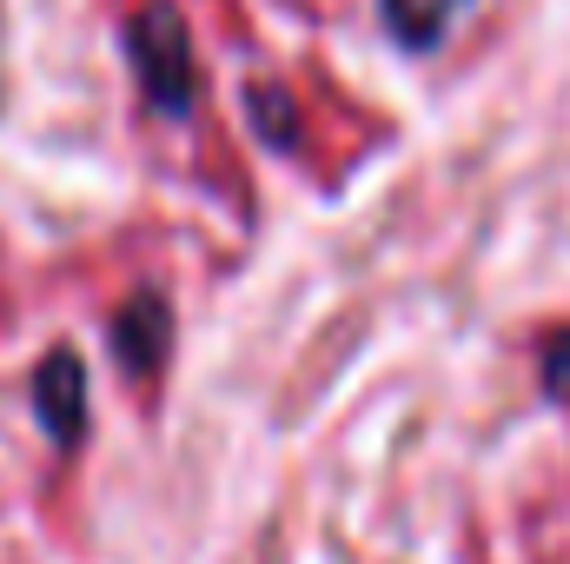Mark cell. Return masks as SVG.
<instances>
[{"mask_svg": "<svg viewBox=\"0 0 570 564\" xmlns=\"http://www.w3.org/2000/svg\"><path fill=\"white\" fill-rule=\"evenodd\" d=\"M114 352H120V366L146 379L159 359H166V305L140 292V299H127V312H120V325H114Z\"/></svg>", "mask_w": 570, "mask_h": 564, "instance_id": "cell-3", "label": "cell"}, {"mask_svg": "<svg viewBox=\"0 0 570 564\" xmlns=\"http://www.w3.org/2000/svg\"><path fill=\"white\" fill-rule=\"evenodd\" d=\"M246 107H253V127H266V140L292 146V114H285V94H273V87H266V94H253Z\"/></svg>", "mask_w": 570, "mask_h": 564, "instance_id": "cell-5", "label": "cell"}, {"mask_svg": "<svg viewBox=\"0 0 570 564\" xmlns=\"http://www.w3.org/2000/svg\"><path fill=\"white\" fill-rule=\"evenodd\" d=\"M127 47H134V67H140V87L146 100L159 107V114H186L193 107V94H199V74H193V40H186V20H179V7H166V0H153L134 13V27H127Z\"/></svg>", "mask_w": 570, "mask_h": 564, "instance_id": "cell-1", "label": "cell"}, {"mask_svg": "<svg viewBox=\"0 0 570 564\" xmlns=\"http://www.w3.org/2000/svg\"><path fill=\"white\" fill-rule=\"evenodd\" d=\"M544 386H551L558 399H570V332H558V339L544 346Z\"/></svg>", "mask_w": 570, "mask_h": 564, "instance_id": "cell-6", "label": "cell"}, {"mask_svg": "<svg viewBox=\"0 0 570 564\" xmlns=\"http://www.w3.org/2000/svg\"><path fill=\"white\" fill-rule=\"evenodd\" d=\"M458 7H464V0H385V20H392V33H399L405 47H431V40L458 20Z\"/></svg>", "mask_w": 570, "mask_h": 564, "instance_id": "cell-4", "label": "cell"}, {"mask_svg": "<svg viewBox=\"0 0 570 564\" xmlns=\"http://www.w3.org/2000/svg\"><path fill=\"white\" fill-rule=\"evenodd\" d=\"M33 412H40V425H47L60 445L80 438V425H87V372H80L73 352H53V359L40 366V379H33Z\"/></svg>", "mask_w": 570, "mask_h": 564, "instance_id": "cell-2", "label": "cell"}]
</instances>
